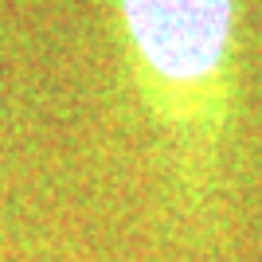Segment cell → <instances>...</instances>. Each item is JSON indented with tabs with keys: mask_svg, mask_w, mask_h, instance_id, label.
Instances as JSON below:
<instances>
[{
	"mask_svg": "<svg viewBox=\"0 0 262 262\" xmlns=\"http://www.w3.org/2000/svg\"><path fill=\"white\" fill-rule=\"evenodd\" d=\"M121 16L161 106H215L231 55V0H121Z\"/></svg>",
	"mask_w": 262,
	"mask_h": 262,
	"instance_id": "6da1fadb",
	"label": "cell"
}]
</instances>
